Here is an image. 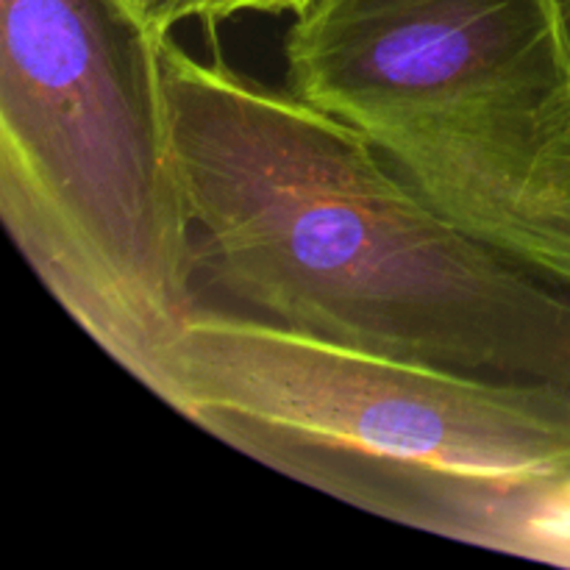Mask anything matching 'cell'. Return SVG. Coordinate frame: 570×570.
<instances>
[{"mask_svg": "<svg viewBox=\"0 0 570 570\" xmlns=\"http://www.w3.org/2000/svg\"><path fill=\"white\" fill-rule=\"evenodd\" d=\"M198 278L276 326L570 390V293L434 209L376 145L293 89L161 42Z\"/></svg>", "mask_w": 570, "mask_h": 570, "instance_id": "cell-1", "label": "cell"}, {"mask_svg": "<svg viewBox=\"0 0 570 570\" xmlns=\"http://www.w3.org/2000/svg\"><path fill=\"white\" fill-rule=\"evenodd\" d=\"M165 37L117 0H0V220L50 298L156 399L200 306Z\"/></svg>", "mask_w": 570, "mask_h": 570, "instance_id": "cell-2", "label": "cell"}, {"mask_svg": "<svg viewBox=\"0 0 570 570\" xmlns=\"http://www.w3.org/2000/svg\"><path fill=\"white\" fill-rule=\"evenodd\" d=\"M295 95L365 134L451 223L570 293V28L560 0H312Z\"/></svg>", "mask_w": 570, "mask_h": 570, "instance_id": "cell-3", "label": "cell"}, {"mask_svg": "<svg viewBox=\"0 0 570 570\" xmlns=\"http://www.w3.org/2000/svg\"><path fill=\"white\" fill-rule=\"evenodd\" d=\"M248 460L376 515L417 479L570 476V390L423 365L198 306L161 399Z\"/></svg>", "mask_w": 570, "mask_h": 570, "instance_id": "cell-4", "label": "cell"}, {"mask_svg": "<svg viewBox=\"0 0 570 570\" xmlns=\"http://www.w3.org/2000/svg\"><path fill=\"white\" fill-rule=\"evenodd\" d=\"M512 557L570 568V476L527 490Z\"/></svg>", "mask_w": 570, "mask_h": 570, "instance_id": "cell-5", "label": "cell"}, {"mask_svg": "<svg viewBox=\"0 0 570 570\" xmlns=\"http://www.w3.org/2000/svg\"><path fill=\"white\" fill-rule=\"evenodd\" d=\"M148 31L173 33L184 22H220L239 14H301L312 0H117Z\"/></svg>", "mask_w": 570, "mask_h": 570, "instance_id": "cell-6", "label": "cell"}, {"mask_svg": "<svg viewBox=\"0 0 570 570\" xmlns=\"http://www.w3.org/2000/svg\"><path fill=\"white\" fill-rule=\"evenodd\" d=\"M560 6H562V14H566V20H568V28H570V0H560Z\"/></svg>", "mask_w": 570, "mask_h": 570, "instance_id": "cell-7", "label": "cell"}]
</instances>
